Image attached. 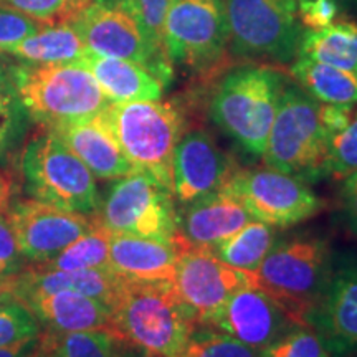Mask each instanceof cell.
Instances as JSON below:
<instances>
[{"label":"cell","mask_w":357,"mask_h":357,"mask_svg":"<svg viewBox=\"0 0 357 357\" xmlns=\"http://www.w3.org/2000/svg\"><path fill=\"white\" fill-rule=\"evenodd\" d=\"M50 132L82 160L95 178L116 181L134 171L101 113L86 121L50 129Z\"/></svg>","instance_id":"cell-20"},{"label":"cell","mask_w":357,"mask_h":357,"mask_svg":"<svg viewBox=\"0 0 357 357\" xmlns=\"http://www.w3.org/2000/svg\"><path fill=\"white\" fill-rule=\"evenodd\" d=\"M17 301V288H15V275L13 276H0V307L12 305Z\"/></svg>","instance_id":"cell-42"},{"label":"cell","mask_w":357,"mask_h":357,"mask_svg":"<svg viewBox=\"0 0 357 357\" xmlns=\"http://www.w3.org/2000/svg\"><path fill=\"white\" fill-rule=\"evenodd\" d=\"M98 218L111 234L178 242V212L172 192L139 171L116 178Z\"/></svg>","instance_id":"cell-9"},{"label":"cell","mask_w":357,"mask_h":357,"mask_svg":"<svg viewBox=\"0 0 357 357\" xmlns=\"http://www.w3.org/2000/svg\"><path fill=\"white\" fill-rule=\"evenodd\" d=\"M230 48L242 58L288 63L298 55L303 26L298 0H227Z\"/></svg>","instance_id":"cell-10"},{"label":"cell","mask_w":357,"mask_h":357,"mask_svg":"<svg viewBox=\"0 0 357 357\" xmlns=\"http://www.w3.org/2000/svg\"><path fill=\"white\" fill-rule=\"evenodd\" d=\"M45 25L48 24H42L25 13L0 3V50L37 33Z\"/></svg>","instance_id":"cell-37"},{"label":"cell","mask_w":357,"mask_h":357,"mask_svg":"<svg viewBox=\"0 0 357 357\" xmlns=\"http://www.w3.org/2000/svg\"><path fill=\"white\" fill-rule=\"evenodd\" d=\"M24 106L17 95L10 75L0 66V160L10 154L26 126Z\"/></svg>","instance_id":"cell-30"},{"label":"cell","mask_w":357,"mask_h":357,"mask_svg":"<svg viewBox=\"0 0 357 357\" xmlns=\"http://www.w3.org/2000/svg\"><path fill=\"white\" fill-rule=\"evenodd\" d=\"M123 280V276L116 275L113 270L60 271L30 266L15 275L17 301L24 303L38 294L73 291L95 298L111 307L118 298Z\"/></svg>","instance_id":"cell-22"},{"label":"cell","mask_w":357,"mask_h":357,"mask_svg":"<svg viewBox=\"0 0 357 357\" xmlns=\"http://www.w3.org/2000/svg\"><path fill=\"white\" fill-rule=\"evenodd\" d=\"M307 326L323 334L334 351L357 347V257L333 263L331 278Z\"/></svg>","instance_id":"cell-17"},{"label":"cell","mask_w":357,"mask_h":357,"mask_svg":"<svg viewBox=\"0 0 357 357\" xmlns=\"http://www.w3.org/2000/svg\"><path fill=\"white\" fill-rule=\"evenodd\" d=\"M0 53L29 63H79L88 48L71 24L58 22L45 25L19 43L3 47Z\"/></svg>","instance_id":"cell-24"},{"label":"cell","mask_w":357,"mask_h":357,"mask_svg":"<svg viewBox=\"0 0 357 357\" xmlns=\"http://www.w3.org/2000/svg\"><path fill=\"white\" fill-rule=\"evenodd\" d=\"M298 326L287 310L258 284L245 287L227 300L208 328L218 329L255 349H266Z\"/></svg>","instance_id":"cell-16"},{"label":"cell","mask_w":357,"mask_h":357,"mask_svg":"<svg viewBox=\"0 0 357 357\" xmlns=\"http://www.w3.org/2000/svg\"><path fill=\"white\" fill-rule=\"evenodd\" d=\"M252 220L238 199L220 189L184 204L178 212V235L189 247L212 250Z\"/></svg>","instance_id":"cell-18"},{"label":"cell","mask_w":357,"mask_h":357,"mask_svg":"<svg viewBox=\"0 0 357 357\" xmlns=\"http://www.w3.org/2000/svg\"><path fill=\"white\" fill-rule=\"evenodd\" d=\"M298 56L357 71V24L341 19L324 29L306 30L298 47Z\"/></svg>","instance_id":"cell-25"},{"label":"cell","mask_w":357,"mask_h":357,"mask_svg":"<svg viewBox=\"0 0 357 357\" xmlns=\"http://www.w3.org/2000/svg\"><path fill=\"white\" fill-rule=\"evenodd\" d=\"M45 334L50 341V357H119V342L108 331Z\"/></svg>","instance_id":"cell-29"},{"label":"cell","mask_w":357,"mask_h":357,"mask_svg":"<svg viewBox=\"0 0 357 357\" xmlns=\"http://www.w3.org/2000/svg\"><path fill=\"white\" fill-rule=\"evenodd\" d=\"M223 189L238 199L253 220L284 229L314 217L323 200L301 178L271 167H238Z\"/></svg>","instance_id":"cell-12"},{"label":"cell","mask_w":357,"mask_h":357,"mask_svg":"<svg viewBox=\"0 0 357 357\" xmlns=\"http://www.w3.org/2000/svg\"><path fill=\"white\" fill-rule=\"evenodd\" d=\"M333 346L311 326H294L263 349V357H333Z\"/></svg>","instance_id":"cell-33"},{"label":"cell","mask_w":357,"mask_h":357,"mask_svg":"<svg viewBox=\"0 0 357 357\" xmlns=\"http://www.w3.org/2000/svg\"><path fill=\"white\" fill-rule=\"evenodd\" d=\"M253 284H257L255 271L227 265L212 250L189 245L182 248L174 287L195 328L211 324L231 294Z\"/></svg>","instance_id":"cell-13"},{"label":"cell","mask_w":357,"mask_h":357,"mask_svg":"<svg viewBox=\"0 0 357 357\" xmlns=\"http://www.w3.org/2000/svg\"><path fill=\"white\" fill-rule=\"evenodd\" d=\"M0 189H6V190H8V189H7V187H6V184H3L2 177H0Z\"/></svg>","instance_id":"cell-46"},{"label":"cell","mask_w":357,"mask_h":357,"mask_svg":"<svg viewBox=\"0 0 357 357\" xmlns=\"http://www.w3.org/2000/svg\"><path fill=\"white\" fill-rule=\"evenodd\" d=\"M42 339V333L37 337L25 339V341L15 342V344L0 347V357H30L37 349Z\"/></svg>","instance_id":"cell-41"},{"label":"cell","mask_w":357,"mask_h":357,"mask_svg":"<svg viewBox=\"0 0 357 357\" xmlns=\"http://www.w3.org/2000/svg\"><path fill=\"white\" fill-rule=\"evenodd\" d=\"M78 65L93 75L109 102L160 100L166 88V84L144 66L121 58L88 52Z\"/></svg>","instance_id":"cell-23"},{"label":"cell","mask_w":357,"mask_h":357,"mask_svg":"<svg viewBox=\"0 0 357 357\" xmlns=\"http://www.w3.org/2000/svg\"><path fill=\"white\" fill-rule=\"evenodd\" d=\"M289 75L307 95L324 105H357V71L298 58Z\"/></svg>","instance_id":"cell-26"},{"label":"cell","mask_w":357,"mask_h":357,"mask_svg":"<svg viewBox=\"0 0 357 357\" xmlns=\"http://www.w3.org/2000/svg\"><path fill=\"white\" fill-rule=\"evenodd\" d=\"M25 257L7 218V212L0 208V276H13L24 270Z\"/></svg>","instance_id":"cell-38"},{"label":"cell","mask_w":357,"mask_h":357,"mask_svg":"<svg viewBox=\"0 0 357 357\" xmlns=\"http://www.w3.org/2000/svg\"><path fill=\"white\" fill-rule=\"evenodd\" d=\"M26 116L50 129L95 118L109 105L93 75L78 63H29L7 70Z\"/></svg>","instance_id":"cell-2"},{"label":"cell","mask_w":357,"mask_h":357,"mask_svg":"<svg viewBox=\"0 0 357 357\" xmlns=\"http://www.w3.org/2000/svg\"><path fill=\"white\" fill-rule=\"evenodd\" d=\"M91 2H93V0H75V6H77L78 12H79V10H82V8H84V7L88 6V3H91Z\"/></svg>","instance_id":"cell-45"},{"label":"cell","mask_w":357,"mask_h":357,"mask_svg":"<svg viewBox=\"0 0 357 357\" xmlns=\"http://www.w3.org/2000/svg\"><path fill=\"white\" fill-rule=\"evenodd\" d=\"M288 79L268 66H240L229 71L213 91L212 121L248 154L261 158L276 108Z\"/></svg>","instance_id":"cell-3"},{"label":"cell","mask_w":357,"mask_h":357,"mask_svg":"<svg viewBox=\"0 0 357 357\" xmlns=\"http://www.w3.org/2000/svg\"><path fill=\"white\" fill-rule=\"evenodd\" d=\"M101 116L134 171L171 190L174 153L185 132L184 114L176 102H109Z\"/></svg>","instance_id":"cell-4"},{"label":"cell","mask_w":357,"mask_h":357,"mask_svg":"<svg viewBox=\"0 0 357 357\" xmlns=\"http://www.w3.org/2000/svg\"><path fill=\"white\" fill-rule=\"evenodd\" d=\"M181 357H263V351L218 329L199 326L192 331Z\"/></svg>","instance_id":"cell-31"},{"label":"cell","mask_w":357,"mask_h":357,"mask_svg":"<svg viewBox=\"0 0 357 357\" xmlns=\"http://www.w3.org/2000/svg\"><path fill=\"white\" fill-rule=\"evenodd\" d=\"M184 240L162 242L144 236L113 234L109 245V268L116 275L136 281L174 283Z\"/></svg>","instance_id":"cell-19"},{"label":"cell","mask_w":357,"mask_h":357,"mask_svg":"<svg viewBox=\"0 0 357 357\" xmlns=\"http://www.w3.org/2000/svg\"><path fill=\"white\" fill-rule=\"evenodd\" d=\"M334 257L319 236H296L275 243L257 268V284L287 310L298 326H307L331 278Z\"/></svg>","instance_id":"cell-5"},{"label":"cell","mask_w":357,"mask_h":357,"mask_svg":"<svg viewBox=\"0 0 357 357\" xmlns=\"http://www.w3.org/2000/svg\"><path fill=\"white\" fill-rule=\"evenodd\" d=\"M172 0H132V8L147 40L159 53L167 56L164 47V26Z\"/></svg>","instance_id":"cell-36"},{"label":"cell","mask_w":357,"mask_h":357,"mask_svg":"<svg viewBox=\"0 0 357 357\" xmlns=\"http://www.w3.org/2000/svg\"><path fill=\"white\" fill-rule=\"evenodd\" d=\"M230 43L225 0H172L169 6L164 47L172 66L199 73L213 70Z\"/></svg>","instance_id":"cell-11"},{"label":"cell","mask_w":357,"mask_h":357,"mask_svg":"<svg viewBox=\"0 0 357 357\" xmlns=\"http://www.w3.org/2000/svg\"><path fill=\"white\" fill-rule=\"evenodd\" d=\"M339 204L347 230L357 238V171L342 181Z\"/></svg>","instance_id":"cell-40"},{"label":"cell","mask_w":357,"mask_h":357,"mask_svg":"<svg viewBox=\"0 0 357 357\" xmlns=\"http://www.w3.org/2000/svg\"><path fill=\"white\" fill-rule=\"evenodd\" d=\"M0 3L25 13L42 24L70 22L78 12L75 0H0Z\"/></svg>","instance_id":"cell-35"},{"label":"cell","mask_w":357,"mask_h":357,"mask_svg":"<svg viewBox=\"0 0 357 357\" xmlns=\"http://www.w3.org/2000/svg\"><path fill=\"white\" fill-rule=\"evenodd\" d=\"M339 15L337 0H298V19L310 30L331 25Z\"/></svg>","instance_id":"cell-39"},{"label":"cell","mask_w":357,"mask_h":357,"mask_svg":"<svg viewBox=\"0 0 357 357\" xmlns=\"http://www.w3.org/2000/svg\"><path fill=\"white\" fill-rule=\"evenodd\" d=\"M238 164L204 129L184 132L172 159L171 192L178 204L220 190L229 184Z\"/></svg>","instance_id":"cell-15"},{"label":"cell","mask_w":357,"mask_h":357,"mask_svg":"<svg viewBox=\"0 0 357 357\" xmlns=\"http://www.w3.org/2000/svg\"><path fill=\"white\" fill-rule=\"evenodd\" d=\"M40 333L42 326L22 303H12L0 307V347L37 337Z\"/></svg>","instance_id":"cell-34"},{"label":"cell","mask_w":357,"mask_h":357,"mask_svg":"<svg viewBox=\"0 0 357 357\" xmlns=\"http://www.w3.org/2000/svg\"><path fill=\"white\" fill-rule=\"evenodd\" d=\"M6 212L22 255L33 265L52 260L98 222L96 213L84 215L37 199L17 200Z\"/></svg>","instance_id":"cell-14"},{"label":"cell","mask_w":357,"mask_h":357,"mask_svg":"<svg viewBox=\"0 0 357 357\" xmlns=\"http://www.w3.org/2000/svg\"><path fill=\"white\" fill-rule=\"evenodd\" d=\"M68 24L77 30L88 52L134 61L166 86L172 82V63L147 40L131 0H93Z\"/></svg>","instance_id":"cell-8"},{"label":"cell","mask_w":357,"mask_h":357,"mask_svg":"<svg viewBox=\"0 0 357 357\" xmlns=\"http://www.w3.org/2000/svg\"><path fill=\"white\" fill-rule=\"evenodd\" d=\"M30 357H50V341H48L47 334H42L38 347Z\"/></svg>","instance_id":"cell-43"},{"label":"cell","mask_w":357,"mask_h":357,"mask_svg":"<svg viewBox=\"0 0 357 357\" xmlns=\"http://www.w3.org/2000/svg\"><path fill=\"white\" fill-rule=\"evenodd\" d=\"M109 334L146 357H181L194 321L174 283L123 280L111 305Z\"/></svg>","instance_id":"cell-1"},{"label":"cell","mask_w":357,"mask_h":357,"mask_svg":"<svg viewBox=\"0 0 357 357\" xmlns=\"http://www.w3.org/2000/svg\"><path fill=\"white\" fill-rule=\"evenodd\" d=\"M47 333L68 334L83 331H108L111 310L95 298L73 291L38 294L22 303Z\"/></svg>","instance_id":"cell-21"},{"label":"cell","mask_w":357,"mask_h":357,"mask_svg":"<svg viewBox=\"0 0 357 357\" xmlns=\"http://www.w3.org/2000/svg\"><path fill=\"white\" fill-rule=\"evenodd\" d=\"M20 176L32 199L84 215L100 211L95 176L50 131L26 144L20 158Z\"/></svg>","instance_id":"cell-7"},{"label":"cell","mask_w":357,"mask_h":357,"mask_svg":"<svg viewBox=\"0 0 357 357\" xmlns=\"http://www.w3.org/2000/svg\"><path fill=\"white\" fill-rule=\"evenodd\" d=\"M357 171V108L344 128L328 134L324 177L344 181Z\"/></svg>","instance_id":"cell-32"},{"label":"cell","mask_w":357,"mask_h":357,"mask_svg":"<svg viewBox=\"0 0 357 357\" xmlns=\"http://www.w3.org/2000/svg\"><path fill=\"white\" fill-rule=\"evenodd\" d=\"M7 194H8V190H3V189H0V208H6V205H7Z\"/></svg>","instance_id":"cell-44"},{"label":"cell","mask_w":357,"mask_h":357,"mask_svg":"<svg viewBox=\"0 0 357 357\" xmlns=\"http://www.w3.org/2000/svg\"><path fill=\"white\" fill-rule=\"evenodd\" d=\"M276 243V229L268 223L252 220L229 238L223 240L212 253L227 265L240 270L257 271Z\"/></svg>","instance_id":"cell-27"},{"label":"cell","mask_w":357,"mask_h":357,"mask_svg":"<svg viewBox=\"0 0 357 357\" xmlns=\"http://www.w3.org/2000/svg\"><path fill=\"white\" fill-rule=\"evenodd\" d=\"M98 217V215H96ZM113 234L98 218L91 230L78 236L73 243L61 250L52 260L33 265L42 270H111L109 245Z\"/></svg>","instance_id":"cell-28"},{"label":"cell","mask_w":357,"mask_h":357,"mask_svg":"<svg viewBox=\"0 0 357 357\" xmlns=\"http://www.w3.org/2000/svg\"><path fill=\"white\" fill-rule=\"evenodd\" d=\"M323 102L301 86L287 84L261 159L266 167L305 182L324 178L328 129L321 114Z\"/></svg>","instance_id":"cell-6"}]
</instances>
